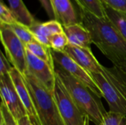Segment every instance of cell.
<instances>
[{
  "label": "cell",
  "instance_id": "cell-17",
  "mask_svg": "<svg viewBox=\"0 0 126 125\" xmlns=\"http://www.w3.org/2000/svg\"><path fill=\"white\" fill-rule=\"evenodd\" d=\"M26 49L39 59L47 62L55 69V63L52 55V49L41 43L38 41H34L26 45Z\"/></svg>",
  "mask_w": 126,
  "mask_h": 125
},
{
  "label": "cell",
  "instance_id": "cell-12",
  "mask_svg": "<svg viewBox=\"0 0 126 125\" xmlns=\"http://www.w3.org/2000/svg\"><path fill=\"white\" fill-rule=\"evenodd\" d=\"M9 74L12 79L16 92L18 94L30 118L38 117L32 98L30 97L29 90L27 88L23 75L14 67H13Z\"/></svg>",
  "mask_w": 126,
  "mask_h": 125
},
{
  "label": "cell",
  "instance_id": "cell-24",
  "mask_svg": "<svg viewBox=\"0 0 126 125\" xmlns=\"http://www.w3.org/2000/svg\"><path fill=\"white\" fill-rule=\"evenodd\" d=\"M13 69V66L10 65L6 55L3 52H0V77L9 74L10 71Z\"/></svg>",
  "mask_w": 126,
  "mask_h": 125
},
{
  "label": "cell",
  "instance_id": "cell-26",
  "mask_svg": "<svg viewBox=\"0 0 126 125\" xmlns=\"http://www.w3.org/2000/svg\"><path fill=\"white\" fill-rule=\"evenodd\" d=\"M103 3L117 11L126 12V0H107Z\"/></svg>",
  "mask_w": 126,
  "mask_h": 125
},
{
  "label": "cell",
  "instance_id": "cell-4",
  "mask_svg": "<svg viewBox=\"0 0 126 125\" xmlns=\"http://www.w3.org/2000/svg\"><path fill=\"white\" fill-rule=\"evenodd\" d=\"M53 96L65 125H89V119L80 109L57 76Z\"/></svg>",
  "mask_w": 126,
  "mask_h": 125
},
{
  "label": "cell",
  "instance_id": "cell-30",
  "mask_svg": "<svg viewBox=\"0 0 126 125\" xmlns=\"http://www.w3.org/2000/svg\"><path fill=\"white\" fill-rule=\"evenodd\" d=\"M120 68H121L125 72H126V63H123L122 66H120Z\"/></svg>",
  "mask_w": 126,
  "mask_h": 125
},
{
  "label": "cell",
  "instance_id": "cell-7",
  "mask_svg": "<svg viewBox=\"0 0 126 125\" xmlns=\"http://www.w3.org/2000/svg\"><path fill=\"white\" fill-rule=\"evenodd\" d=\"M0 94L1 103L7 108L16 122L28 115L10 74L0 77Z\"/></svg>",
  "mask_w": 126,
  "mask_h": 125
},
{
  "label": "cell",
  "instance_id": "cell-23",
  "mask_svg": "<svg viewBox=\"0 0 126 125\" xmlns=\"http://www.w3.org/2000/svg\"><path fill=\"white\" fill-rule=\"evenodd\" d=\"M0 21L1 24L5 25H10L18 22L10 8L2 1L0 3Z\"/></svg>",
  "mask_w": 126,
  "mask_h": 125
},
{
  "label": "cell",
  "instance_id": "cell-27",
  "mask_svg": "<svg viewBox=\"0 0 126 125\" xmlns=\"http://www.w3.org/2000/svg\"><path fill=\"white\" fill-rule=\"evenodd\" d=\"M39 1L41 4L44 9L45 10L49 18H51L52 20L55 19V14H54V11L52 9L51 0H39Z\"/></svg>",
  "mask_w": 126,
  "mask_h": 125
},
{
  "label": "cell",
  "instance_id": "cell-15",
  "mask_svg": "<svg viewBox=\"0 0 126 125\" xmlns=\"http://www.w3.org/2000/svg\"><path fill=\"white\" fill-rule=\"evenodd\" d=\"M10 8L17 21L30 27L36 21L22 0H7Z\"/></svg>",
  "mask_w": 126,
  "mask_h": 125
},
{
  "label": "cell",
  "instance_id": "cell-11",
  "mask_svg": "<svg viewBox=\"0 0 126 125\" xmlns=\"http://www.w3.org/2000/svg\"><path fill=\"white\" fill-rule=\"evenodd\" d=\"M55 19L67 27L76 24H82L80 15L78 16L70 0H51Z\"/></svg>",
  "mask_w": 126,
  "mask_h": 125
},
{
  "label": "cell",
  "instance_id": "cell-31",
  "mask_svg": "<svg viewBox=\"0 0 126 125\" xmlns=\"http://www.w3.org/2000/svg\"><path fill=\"white\" fill-rule=\"evenodd\" d=\"M0 125H6V123L4 122V119H3L2 118H1V122H0Z\"/></svg>",
  "mask_w": 126,
  "mask_h": 125
},
{
  "label": "cell",
  "instance_id": "cell-2",
  "mask_svg": "<svg viewBox=\"0 0 126 125\" xmlns=\"http://www.w3.org/2000/svg\"><path fill=\"white\" fill-rule=\"evenodd\" d=\"M55 73L80 109L88 116L90 122L95 125H101L106 111L100 98L87 86L79 82L56 64H55Z\"/></svg>",
  "mask_w": 126,
  "mask_h": 125
},
{
  "label": "cell",
  "instance_id": "cell-22",
  "mask_svg": "<svg viewBox=\"0 0 126 125\" xmlns=\"http://www.w3.org/2000/svg\"><path fill=\"white\" fill-rule=\"evenodd\" d=\"M100 125H126V116L111 111L106 112Z\"/></svg>",
  "mask_w": 126,
  "mask_h": 125
},
{
  "label": "cell",
  "instance_id": "cell-10",
  "mask_svg": "<svg viewBox=\"0 0 126 125\" xmlns=\"http://www.w3.org/2000/svg\"><path fill=\"white\" fill-rule=\"evenodd\" d=\"M64 52L78 64L90 74H102L103 66L94 57L91 49L82 48L69 44Z\"/></svg>",
  "mask_w": 126,
  "mask_h": 125
},
{
  "label": "cell",
  "instance_id": "cell-19",
  "mask_svg": "<svg viewBox=\"0 0 126 125\" xmlns=\"http://www.w3.org/2000/svg\"><path fill=\"white\" fill-rule=\"evenodd\" d=\"M31 32L33 34L36 41L41 43L50 48L49 37L50 35L44 24V23L35 21L32 26L29 27Z\"/></svg>",
  "mask_w": 126,
  "mask_h": 125
},
{
  "label": "cell",
  "instance_id": "cell-25",
  "mask_svg": "<svg viewBox=\"0 0 126 125\" xmlns=\"http://www.w3.org/2000/svg\"><path fill=\"white\" fill-rule=\"evenodd\" d=\"M0 113H1V118L4 119V122L7 125H18L17 122L15 120V119L11 115L10 111L2 103H1V106H0Z\"/></svg>",
  "mask_w": 126,
  "mask_h": 125
},
{
  "label": "cell",
  "instance_id": "cell-21",
  "mask_svg": "<svg viewBox=\"0 0 126 125\" xmlns=\"http://www.w3.org/2000/svg\"><path fill=\"white\" fill-rule=\"evenodd\" d=\"M49 43L50 48L58 52H64L66 47L69 45V41L64 32L50 36Z\"/></svg>",
  "mask_w": 126,
  "mask_h": 125
},
{
  "label": "cell",
  "instance_id": "cell-28",
  "mask_svg": "<svg viewBox=\"0 0 126 125\" xmlns=\"http://www.w3.org/2000/svg\"><path fill=\"white\" fill-rule=\"evenodd\" d=\"M17 124H18V125H32V122L30 120V118L28 115L23 117L20 120H18L17 122Z\"/></svg>",
  "mask_w": 126,
  "mask_h": 125
},
{
  "label": "cell",
  "instance_id": "cell-20",
  "mask_svg": "<svg viewBox=\"0 0 126 125\" xmlns=\"http://www.w3.org/2000/svg\"><path fill=\"white\" fill-rule=\"evenodd\" d=\"M18 36V38L23 42V43L26 46L27 43H30L34 41H36L33 34L30 30L29 27L19 23L16 22L15 24L7 25Z\"/></svg>",
  "mask_w": 126,
  "mask_h": 125
},
{
  "label": "cell",
  "instance_id": "cell-6",
  "mask_svg": "<svg viewBox=\"0 0 126 125\" xmlns=\"http://www.w3.org/2000/svg\"><path fill=\"white\" fill-rule=\"evenodd\" d=\"M52 55L55 64L66 71L74 78L87 86L98 97H103V94L92 74L78 64L65 52H58L52 49Z\"/></svg>",
  "mask_w": 126,
  "mask_h": 125
},
{
  "label": "cell",
  "instance_id": "cell-18",
  "mask_svg": "<svg viewBox=\"0 0 126 125\" xmlns=\"http://www.w3.org/2000/svg\"><path fill=\"white\" fill-rule=\"evenodd\" d=\"M80 9L86 10L100 18H106L103 2L101 0H75Z\"/></svg>",
  "mask_w": 126,
  "mask_h": 125
},
{
  "label": "cell",
  "instance_id": "cell-5",
  "mask_svg": "<svg viewBox=\"0 0 126 125\" xmlns=\"http://www.w3.org/2000/svg\"><path fill=\"white\" fill-rule=\"evenodd\" d=\"M0 35L8 60L13 67L24 75L27 72L26 46L7 25L1 24Z\"/></svg>",
  "mask_w": 126,
  "mask_h": 125
},
{
  "label": "cell",
  "instance_id": "cell-32",
  "mask_svg": "<svg viewBox=\"0 0 126 125\" xmlns=\"http://www.w3.org/2000/svg\"><path fill=\"white\" fill-rule=\"evenodd\" d=\"M101 1H102L103 2H106V1L107 0H101Z\"/></svg>",
  "mask_w": 126,
  "mask_h": 125
},
{
  "label": "cell",
  "instance_id": "cell-8",
  "mask_svg": "<svg viewBox=\"0 0 126 125\" xmlns=\"http://www.w3.org/2000/svg\"><path fill=\"white\" fill-rule=\"evenodd\" d=\"M27 72L35 77L45 88L53 93L56 81L55 69L47 62L35 56L27 49Z\"/></svg>",
  "mask_w": 126,
  "mask_h": 125
},
{
  "label": "cell",
  "instance_id": "cell-29",
  "mask_svg": "<svg viewBox=\"0 0 126 125\" xmlns=\"http://www.w3.org/2000/svg\"><path fill=\"white\" fill-rule=\"evenodd\" d=\"M30 120L32 122V125H42L41 123L40 122L39 119L38 117H35V118H30Z\"/></svg>",
  "mask_w": 126,
  "mask_h": 125
},
{
  "label": "cell",
  "instance_id": "cell-16",
  "mask_svg": "<svg viewBox=\"0 0 126 125\" xmlns=\"http://www.w3.org/2000/svg\"><path fill=\"white\" fill-rule=\"evenodd\" d=\"M106 18L114 24L126 41V12L117 11L104 4Z\"/></svg>",
  "mask_w": 126,
  "mask_h": 125
},
{
  "label": "cell",
  "instance_id": "cell-1",
  "mask_svg": "<svg viewBox=\"0 0 126 125\" xmlns=\"http://www.w3.org/2000/svg\"><path fill=\"white\" fill-rule=\"evenodd\" d=\"M82 24L89 32L92 43L112 62L120 67L126 63V41L107 18H100L80 9Z\"/></svg>",
  "mask_w": 126,
  "mask_h": 125
},
{
  "label": "cell",
  "instance_id": "cell-9",
  "mask_svg": "<svg viewBox=\"0 0 126 125\" xmlns=\"http://www.w3.org/2000/svg\"><path fill=\"white\" fill-rule=\"evenodd\" d=\"M106 100L109 111L126 116V97L115 88L101 74H91Z\"/></svg>",
  "mask_w": 126,
  "mask_h": 125
},
{
  "label": "cell",
  "instance_id": "cell-3",
  "mask_svg": "<svg viewBox=\"0 0 126 125\" xmlns=\"http://www.w3.org/2000/svg\"><path fill=\"white\" fill-rule=\"evenodd\" d=\"M23 77L41 125H66L60 114L53 93L30 74L27 72Z\"/></svg>",
  "mask_w": 126,
  "mask_h": 125
},
{
  "label": "cell",
  "instance_id": "cell-14",
  "mask_svg": "<svg viewBox=\"0 0 126 125\" xmlns=\"http://www.w3.org/2000/svg\"><path fill=\"white\" fill-rule=\"evenodd\" d=\"M101 74L126 97V72L116 66H103V71Z\"/></svg>",
  "mask_w": 126,
  "mask_h": 125
},
{
  "label": "cell",
  "instance_id": "cell-13",
  "mask_svg": "<svg viewBox=\"0 0 126 125\" xmlns=\"http://www.w3.org/2000/svg\"><path fill=\"white\" fill-rule=\"evenodd\" d=\"M63 32L68 38L69 44L82 48L91 49V44L92 43L91 35L82 24L63 27Z\"/></svg>",
  "mask_w": 126,
  "mask_h": 125
}]
</instances>
